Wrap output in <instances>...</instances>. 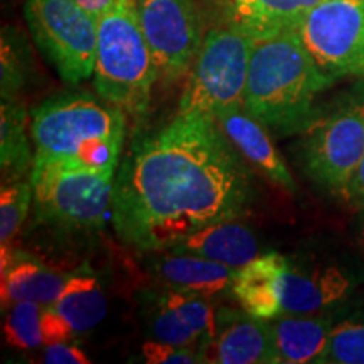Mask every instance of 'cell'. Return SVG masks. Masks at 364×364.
I'll return each mask as SVG.
<instances>
[{
	"label": "cell",
	"mask_w": 364,
	"mask_h": 364,
	"mask_svg": "<svg viewBox=\"0 0 364 364\" xmlns=\"http://www.w3.org/2000/svg\"><path fill=\"white\" fill-rule=\"evenodd\" d=\"M252 199V176L218 122L177 113L132 145L113 184L118 238L140 252L176 247L196 231L236 220Z\"/></svg>",
	"instance_id": "cell-1"
},
{
	"label": "cell",
	"mask_w": 364,
	"mask_h": 364,
	"mask_svg": "<svg viewBox=\"0 0 364 364\" xmlns=\"http://www.w3.org/2000/svg\"><path fill=\"white\" fill-rule=\"evenodd\" d=\"M309 53L297 29L253 39L243 110L279 134L304 132L318 95L336 83Z\"/></svg>",
	"instance_id": "cell-2"
},
{
	"label": "cell",
	"mask_w": 364,
	"mask_h": 364,
	"mask_svg": "<svg viewBox=\"0 0 364 364\" xmlns=\"http://www.w3.org/2000/svg\"><path fill=\"white\" fill-rule=\"evenodd\" d=\"M127 132L122 108L90 93H65L33 110L31 139L36 156L115 171Z\"/></svg>",
	"instance_id": "cell-3"
},
{
	"label": "cell",
	"mask_w": 364,
	"mask_h": 364,
	"mask_svg": "<svg viewBox=\"0 0 364 364\" xmlns=\"http://www.w3.org/2000/svg\"><path fill=\"white\" fill-rule=\"evenodd\" d=\"M93 76L100 98L117 105L136 122L147 115L159 75L140 24L136 0H122L98 19Z\"/></svg>",
	"instance_id": "cell-4"
},
{
	"label": "cell",
	"mask_w": 364,
	"mask_h": 364,
	"mask_svg": "<svg viewBox=\"0 0 364 364\" xmlns=\"http://www.w3.org/2000/svg\"><path fill=\"white\" fill-rule=\"evenodd\" d=\"M363 156L364 81L318 108L300 142L307 176L336 196H343Z\"/></svg>",
	"instance_id": "cell-5"
},
{
	"label": "cell",
	"mask_w": 364,
	"mask_h": 364,
	"mask_svg": "<svg viewBox=\"0 0 364 364\" xmlns=\"http://www.w3.org/2000/svg\"><path fill=\"white\" fill-rule=\"evenodd\" d=\"M115 171L34 156L31 171L36 216L46 225L68 230L100 228L112 208Z\"/></svg>",
	"instance_id": "cell-6"
},
{
	"label": "cell",
	"mask_w": 364,
	"mask_h": 364,
	"mask_svg": "<svg viewBox=\"0 0 364 364\" xmlns=\"http://www.w3.org/2000/svg\"><path fill=\"white\" fill-rule=\"evenodd\" d=\"M253 38L233 24L209 31L191 66L177 113L216 118L243 108Z\"/></svg>",
	"instance_id": "cell-7"
},
{
	"label": "cell",
	"mask_w": 364,
	"mask_h": 364,
	"mask_svg": "<svg viewBox=\"0 0 364 364\" xmlns=\"http://www.w3.org/2000/svg\"><path fill=\"white\" fill-rule=\"evenodd\" d=\"M24 16L39 51L66 83L93 76L98 22L76 0H26Z\"/></svg>",
	"instance_id": "cell-8"
},
{
	"label": "cell",
	"mask_w": 364,
	"mask_h": 364,
	"mask_svg": "<svg viewBox=\"0 0 364 364\" xmlns=\"http://www.w3.org/2000/svg\"><path fill=\"white\" fill-rule=\"evenodd\" d=\"M297 31L327 75L364 78V0H322Z\"/></svg>",
	"instance_id": "cell-9"
},
{
	"label": "cell",
	"mask_w": 364,
	"mask_h": 364,
	"mask_svg": "<svg viewBox=\"0 0 364 364\" xmlns=\"http://www.w3.org/2000/svg\"><path fill=\"white\" fill-rule=\"evenodd\" d=\"M136 7L159 80L172 85L189 75L204 39L193 0H136Z\"/></svg>",
	"instance_id": "cell-10"
},
{
	"label": "cell",
	"mask_w": 364,
	"mask_h": 364,
	"mask_svg": "<svg viewBox=\"0 0 364 364\" xmlns=\"http://www.w3.org/2000/svg\"><path fill=\"white\" fill-rule=\"evenodd\" d=\"M356 279L338 263L297 262L289 258L282 280L284 314H324L351 297Z\"/></svg>",
	"instance_id": "cell-11"
},
{
	"label": "cell",
	"mask_w": 364,
	"mask_h": 364,
	"mask_svg": "<svg viewBox=\"0 0 364 364\" xmlns=\"http://www.w3.org/2000/svg\"><path fill=\"white\" fill-rule=\"evenodd\" d=\"M223 327L203 349L204 363L220 364H275L272 332L268 321L248 312L223 311Z\"/></svg>",
	"instance_id": "cell-12"
},
{
	"label": "cell",
	"mask_w": 364,
	"mask_h": 364,
	"mask_svg": "<svg viewBox=\"0 0 364 364\" xmlns=\"http://www.w3.org/2000/svg\"><path fill=\"white\" fill-rule=\"evenodd\" d=\"M287 265L289 258L270 252L258 255L248 265L238 268L231 282V292L245 312L263 321H272L284 314L282 280Z\"/></svg>",
	"instance_id": "cell-13"
},
{
	"label": "cell",
	"mask_w": 364,
	"mask_h": 364,
	"mask_svg": "<svg viewBox=\"0 0 364 364\" xmlns=\"http://www.w3.org/2000/svg\"><path fill=\"white\" fill-rule=\"evenodd\" d=\"M215 120L236 150L252 164L255 169L260 171L272 182H275L277 186L289 191V193L297 191V184H295L284 159L273 147L265 125L255 120L243 108L221 113Z\"/></svg>",
	"instance_id": "cell-14"
},
{
	"label": "cell",
	"mask_w": 364,
	"mask_h": 364,
	"mask_svg": "<svg viewBox=\"0 0 364 364\" xmlns=\"http://www.w3.org/2000/svg\"><path fill=\"white\" fill-rule=\"evenodd\" d=\"M277 363H317L324 353L334 321L327 314H282L268 321Z\"/></svg>",
	"instance_id": "cell-15"
},
{
	"label": "cell",
	"mask_w": 364,
	"mask_h": 364,
	"mask_svg": "<svg viewBox=\"0 0 364 364\" xmlns=\"http://www.w3.org/2000/svg\"><path fill=\"white\" fill-rule=\"evenodd\" d=\"M171 250L174 253L198 255L233 268L248 265L260 255L253 231L236 223V220L220 221L203 228Z\"/></svg>",
	"instance_id": "cell-16"
},
{
	"label": "cell",
	"mask_w": 364,
	"mask_h": 364,
	"mask_svg": "<svg viewBox=\"0 0 364 364\" xmlns=\"http://www.w3.org/2000/svg\"><path fill=\"white\" fill-rule=\"evenodd\" d=\"M322 0H230V24L253 39L297 29Z\"/></svg>",
	"instance_id": "cell-17"
},
{
	"label": "cell",
	"mask_w": 364,
	"mask_h": 364,
	"mask_svg": "<svg viewBox=\"0 0 364 364\" xmlns=\"http://www.w3.org/2000/svg\"><path fill=\"white\" fill-rule=\"evenodd\" d=\"M238 268L189 253H174L157 262V275L172 290L213 297L231 287Z\"/></svg>",
	"instance_id": "cell-18"
},
{
	"label": "cell",
	"mask_w": 364,
	"mask_h": 364,
	"mask_svg": "<svg viewBox=\"0 0 364 364\" xmlns=\"http://www.w3.org/2000/svg\"><path fill=\"white\" fill-rule=\"evenodd\" d=\"M68 279L36 262L16 260L2 270V309L34 302L53 306L65 290Z\"/></svg>",
	"instance_id": "cell-19"
},
{
	"label": "cell",
	"mask_w": 364,
	"mask_h": 364,
	"mask_svg": "<svg viewBox=\"0 0 364 364\" xmlns=\"http://www.w3.org/2000/svg\"><path fill=\"white\" fill-rule=\"evenodd\" d=\"M54 309L70 322L73 332H88L107 316V297L98 280L88 275L68 279Z\"/></svg>",
	"instance_id": "cell-20"
},
{
	"label": "cell",
	"mask_w": 364,
	"mask_h": 364,
	"mask_svg": "<svg viewBox=\"0 0 364 364\" xmlns=\"http://www.w3.org/2000/svg\"><path fill=\"white\" fill-rule=\"evenodd\" d=\"M26 110L19 98L0 105V166L4 179L12 181L33 167L34 157L26 134Z\"/></svg>",
	"instance_id": "cell-21"
},
{
	"label": "cell",
	"mask_w": 364,
	"mask_h": 364,
	"mask_svg": "<svg viewBox=\"0 0 364 364\" xmlns=\"http://www.w3.org/2000/svg\"><path fill=\"white\" fill-rule=\"evenodd\" d=\"M0 48V95L2 100L17 98L29 76V51L24 38L12 27L2 31Z\"/></svg>",
	"instance_id": "cell-22"
},
{
	"label": "cell",
	"mask_w": 364,
	"mask_h": 364,
	"mask_svg": "<svg viewBox=\"0 0 364 364\" xmlns=\"http://www.w3.org/2000/svg\"><path fill=\"white\" fill-rule=\"evenodd\" d=\"M43 307L34 302H19L7 309L4 317V336L11 348L31 351L44 344L41 327Z\"/></svg>",
	"instance_id": "cell-23"
},
{
	"label": "cell",
	"mask_w": 364,
	"mask_h": 364,
	"mask_svg": "<svg viewBox=\"0 0 364 364\" xmlns=\"http://www.w3.org/2000/svg\"><path fill=\"white\" fill-rule=\"evenodd\" d=\"M321 364H364V318H348L332 327Z\"/></svg>",
	"instance_id": "cell-24"
},
{
	"label": "cell",
	"mask_w": 364,
	"mask_h": 364,
	"mask_svg": "<svg viewBox=\"0 0 364 364\" xmlns=\"http://www.w3.org/2000/svg\"><path fill=\"white\" fill-rule=\"evenodd\" d=\"M150 332H152L154 339L176 346H184V348L198 349L201 354L204 346L208 344V339L204 338L201 332L194 329L167 300H164L162 295L157 300L156 314L152 317Z\"/></svg>",
	"instance_id": "cell-25"
},
{
	"label": "cell",
	"mask_w": 364,
	"mask_h": 364,
	"mask_svg": "<svg viewBox=\"0 0 364 364\" xmlns=\"http://www.w3.org/2000/svg\"><path fill=\"white\" fill-rule=\"evenodd\" d=\"M33 201V186L31 182L11 181L4 182L0 191V241L2 247L11 243L17 233Z\"/></svg>",
	"instance_id": "cell-26"
},
{
	"label": "cell",
	"mask_w": 364,
	"mask_h": 364,
	"mask_svg": "<svg viewBox=\"0 0 364 364\" xmlns=\"http://www.w3.org/2000/svg\"><path fill=\"white\" fill-rule=\"evenodd\" d=\"M142 356L149 364H194L204 363L203 354L198 349L184 348L164 343V341H147L142 346Z\"/></svg>",
	"instance_id": "cell-27"
},
{
	"label": "cell",
	"mask_w": 364,
	"mask_h": 364,
	"mask_svg": "<svg viewBox=\"0 0 364 364\" xmlns=\"http://www.w3.org/2000/svg\"><path fill=\"white\" fill-rule=\"evenodd\" d=\"M41 327H43L44 344H56L70 341L75 334L71 329L70 322L59 314L54 306L43 307V317H41Z\"/></svg>",
	"instance_id": "cell-28"
},
{
	"label": "cell",
	"mask_w": 364,
	"mask_h": 364,
	"mask_svg": "<svg viewBox=\"0 0 364 364\" xmlns=\"http://www.w3.org/2000/svg\"><path fill=\"white\" fill-rule=\"evenodd\" d=\"M43 363L48 364H88L90 358L78 346L65 343L48 344L43 351Z\"/></svg>",
	"instance_id": "cell-29"
},
{
	"label": "cell",
	"mask_w": 364,
	"mask_h": 364,
	"mask_svg": "<svg viewBox=\"0 0 364 364\" xmlns=\"http://www.w3.org/2000/svg\"><path fill=\"white\" fill-rule=\"evenodd\" d=\"M341 198H343L349 206L356 209H364V156L361 159V162H359L358 171L354 172L351 182H349L348 188L344 189Z\"/></svg>",
	"instance_id": "cell-30"
},
{
	"label": "cell",
	"mask_w": 364,
	"mask_h": 364,
	"mask_svg": "<svg viewBox=\"0 0 364 364\" xmlns=\"http://www.w3.org/2000/svg\"><path fill=\"white\" fill-rule=\"evenodd\" d=\"M76 2H78L80 6L98 22L100 17L105 16L108 11H112V9L118 6L122 0H76Z\"/></svg>",
	"instance_id": "cell-31"
}]
</instances>
